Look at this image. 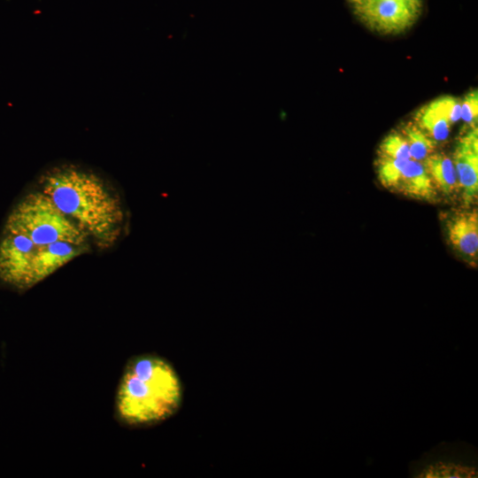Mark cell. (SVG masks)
Segmentation results:
<instances>
[{
  "label": "cell",
  "mask_w": 478,
  "mask_h": 478,
  "mask_svg": "<svg viewBox=\"0 0 478 478\" xmlns=\"http://www.w3.org/2000/svg\"><path fill=\"white\" fill-rule=\"evenodd\" d=\"M405 196L430 200L436 195V187L422 162L408 159L393 188Z\"/></svg>",
  "instance_id": "9c48e42d"
},
{
  "label": "cell",
  "mask_w": 478,
  "mask_h": 478,
  "mask_svg": "<svg viewBox=\"0 0 478 478\" xmlns=\"http://www.w3.org/2000/svg\"><path fill=\"white\" fill-rule=\"evenodd\" d=\"M379 157L393 159H410L409 146L401 132H392L382 142Z\"/></svg>",
  "instance_id": "7c38bea8"
},
{
  "label": "cell",
  "mask_w": 478,
  "mask_h": 478,
  "mask_svg": "<svg viewBox=\"0 0 478 478\" xmlns=\"http://www.w3.org/2000/svg\"><path fill=\"white\" fill-rule=\"evenodd\" d=\"M39 190L71 219L101 249L120 238L125 220L119 195L98 173L64 163L46 169L38 180Z\"/></svg>",
  "instance_id": "7a4b0ae2"
},
{
  "label": "cell",
  "mask_w": 478,
  "mask_h": 478,
  "mask_svg": "<svg viewBox=\"0 0 478 478\" xmlns=\"http://www.w3.org/2000/svg\"><path fill=\"white\" fill-rule=\"evenodd\" d=\"M401 134L408 143L412 159L423 162L434 152L436 143L415 123L404 125Z\"/></svg>",
  "instance_id": "8fae6325"
},
{
  "label": "cell",
  "mask_w": 478,
  "mask_h": 478,
  "mask_svg": "<svg viewBox=\"0 0 478 478\" xmlns=\"http://www.w3.org/2000/svg\"><path fill=\"white\" fill-rule=\"evenodd\" d=\"M453 164L459 189L468 206L477 198L478 193V136L477 127H470L460 137L453 154Z\"/></svg>",
  "instance_id": "8992f818"
},
{
  "label": "cell",
  "mask_w": 478,
  "mask_h": 478,
  "mask_svg": "<svg viewBox=\"0 0 478 478\" xmlns=\"http://www.w3.org/2000/svg\"><path fill=\"white\" fill-rule=\"evenodd\" d=\"M412 476L470 477L476 472V453L466 443H443L423 455L417 462Z\"/></svg>",
  "instance_id": "277c9868"
},
{
  "label": "cell",
  "mask_w": 478,
  "mask_h": 478,
  "mask_svg": "<svg viewBox=\"0 0 478 478\" xmlns=\"http://www.w3.org/2000/svg\"><path fill=\"white\" fill-rule=\"evenodd\" d=\"M182 400L181 381L167 359L151 353L136 355L128 359L121 374L114 417L124 427H152L173 417Z\"/></svg>",
  "instance_id": "3957f363"
},
{
  "label": "cell",
  "mask_w": 478,
  "mask_h": 478,
  "mask_svg": "<svg viewBox=\"0 0 478 478\" xmlns=\"http://www.w3.org/2000/svg\"><path fill=\"white\" fill-rule=\"evenodd\" d=\"M460 119V102L445 96L420 108L414 117V123L436 143L447 139L451 125Z\"/></svg>",
  "instance_id": "52a82bcc"
},
{
  "label": "cell",
  "mask_w": 478,
  "mask_h": 478,
  "mask_svg": "<svg viewBox=\"0 0 478 478\" xmlns=\"http://www.w3.org/2000/svg\"><path fill=\"white\" fill-rule=\"evenodd\" d=\"M406 7L418 17L421 11L422 1L421 0H400Z\"/></svg>",
  "instance_id": "9a60e30c"
},
{
  "label": "cell",
  "mask_w": 478,
  "mask_h": 478,
  "mask_svg": "<svg viewBox=\"0 0 478 478\" xmlns=\"http://www.w3.org/2000/svg\"><path fill=\"white\" fill-rule=\"evenodd\" d=\"M350 3L365 25L382 34L404 32L417 18L400 0H350Z\"/></svg>",
  "instance_id": "5b68a950"
},
{
  "label": "cell",
  "mask_w": 478,
  "mask_h": 478,
  "mask_svg": "<svg viewBox=\"0 0 478 478\" xmlns=\"http://www.w3.org/2000/svg\"><path fill=\"white\" fill-rule=\"evenodd\" d=\"M422 163L436 189L445 196L459 189L453 161L447 155L433 152Z\"/></svg>",
  "instance_id": "30bf717a"
},
{
  "label": "cell",
  "mask_w": 478,
  "mask_h": 478,
  "mask_svg": "<svg viewBox=\"0 0 478 478\" xmlns=\"http://www.w3.org/2000/svg\"><path fill=\"white\" fill-rule=\"evenodd\" d=\"M447 238L464 259L474 262L478 255V214L476 210L459 212L446 220Z\"/></svg>",
  "instance_id": "ba28073f"
},
{
  "label": "cell",
  "mask_w": 478,
  "mask_h": 478,
  "mask_svg": "<svg viewBox=\"0 0 478 478\" xmlns=\"http://www.w3.org/2000/svg\"><path fill=\"white\" fill-rule=\"evenodd\" d=\"M90 250V239L71 219L39 189L29 192L4 223L0 281L27 291Z\"/></svg>",
  "instance_id": "6da1fadb"
},
{
  "label": "cell",
  "mask_w": 478,
  "mask_h": 478,
  "mask_svg": "<svg viewBox=\"0 0 478 478\" xmlns=\"http://www.w3.org/2000/svg\"><path fill=\"white\" fill-rule=\"evenodd\" d=\"M478 117L477 90L467 93L460 101V119L470 127H475Z\"/></svg>",
  "instance_id": "5bb4252c"
},
{
  "label": "cell",
  "mask_w": 478,
  "mask_h": 478,
  "mask_svg": "<svg viewBox=\"0 0 478 478\" xmlns=\"http://www.w3.org/2000/svg\"><path fill=\"white\" fill-rule=\"evenodd\" d=\"M407 160L408 159H393L379 157L376 167L381 183L384 187L393 189Z\"/></svg>",
  "instance_id": "4fadbf2b"
}]
</instances>
